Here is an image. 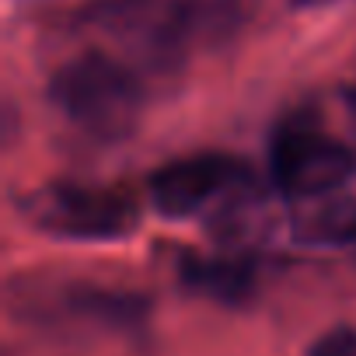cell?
Returning <instances> with one entry per match:
<instances>
[{"label": "cell", "instance_id": "4", "mask_svg": "<svg viewBox=\"0 0 356 356\" xmlns=\"http://www.w3.org/2000/svg\"><path fill=\"white\" fill-rule=\"evenodd\" d=\"M46 102L77 136L112 147L129 140L147 112V74L119 53L81 49L56 63Z\"/></svg>", "mask_w": 356, "mask_h": 356}, {"label": "cell", "instance_id": "3", "mask_svg": "<svg viewBox=\"0 0 356 356\" xmlns=\"http://www.w3.org/2000/svg\"><path fill=\"white\" fill-rule=\"evenodd\" d=\"M15 321L46 335H143L154 300L133 286H115L70 273L29 269L8 280Z\"/></svg>", "mask_w": 356, "mask_h": 356}, {"label": "cell", "instance_id": "7", "mask_svg": "<svg viewBox=\"0 0 356 356\" xmlns=\"http://www.w3.org/2000/svg\"><path fill=\"white\" fill-rule=\"evenodd\" d=\"M175 276L203 300L220 307H245L262 286V262L248 248L220 245L217 252H178Z\"/></svg>", "mask_w": 356, "mask_h": 356}, {"label": "cell", "instance_id": "9", "mask_svg": "<svg viewBox=\"0 0 356 356\" xmlns=\"http://www.w3.org/2000/svg\"><path fill=\"white\" fill-rule=\"evenodd\" d=\"M304 356H356V325H332L314 335Z\"/></svg>", "mask_w": 356, "mask_h": 356}, {"label": "cell", "instance_id": "6", "mask_svg": "<svg viewBox=\"0 0 356 356\" xmlns=\"http://www.w3.org/2000/svg\"><path fill=\"white\" fill-rule=\"evenodd\" d=\"M356 178V147L332 136L314 112H290L269 136V186L290 200H328Z\"/></svg>", "mask_w": 356, "mask_h": 356}, {"label": "cell", "instance_id": "2", "mask_svg": "<svg viewBox=\"0 0 356 356\" xmlns=\"http://www.w3.org/2000/svg\"><path fill=\"white\" fill-rule=\"evenodd\" d=\"M147 203L161 220H203L220 245L248 248L262 217V182L245 157L196 150L147 175Z\"/></svg>", "mask_w": 356, "mask_h": 356}, {"label": "cell", "instance_id": "8", "mask_svg": "<svg viewBox=\"0 0 356 356\" xmlns=\"http://www.w3.org/2000/svg\"><path fill=\"white\" fill-rule=\"evenodd\" d=\"M293 241L304 248H356V196L335 193L293 224Z\"/></svg>", "mask_w": 356, "mask_h": 356}, {"label": "cell", "instance_id": "5", "mask_svg": "<svg viewBox=\"0 0 356 356\" xmlns=\"http://www.w3.org/2000/svg\"><path fill=\"white\" fill-rule=\"evenodd\" d=\"M18 213L32 231L74 245L126 241L140 227V200L129 189L81 178H53L22 193Z\"/></svg>", "mask_w": 356, "mask_h": 356}, {"label": "cell", "instance_id": "1", "mask_svg": "<svg viewBox=\"0 0 356 356\" xmlns=\"http://www.w3.org/2000/svg\"><path fill=\"white\" fill-rule=\"evenodd\" d=\"M77 32L105 39L143 74L175 77L200 53L224 49L245 25V0H88L70 15Z\"/></svg>", "mask_w": 356, "mask_h": 356}, {"label": "cell", "instance_id": "10", "mask_svg": "<svg viewBox=\"0 0 356 356\" xmlns=\"http://www.w3.org/2000/svg\"><path fill=\"white\" fill-rule=\"evenodd\" d=\"M290 4H293V8H300V11H304V8H307V11H314V8H328V4H335V0H290Z\"/></svg>", "mask_w": 356, "mask_h": 356}]
</instances>
